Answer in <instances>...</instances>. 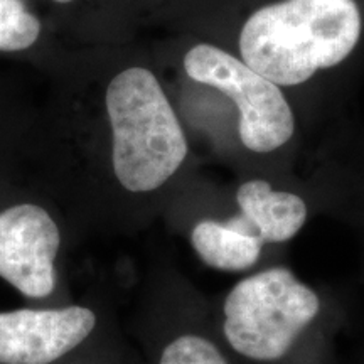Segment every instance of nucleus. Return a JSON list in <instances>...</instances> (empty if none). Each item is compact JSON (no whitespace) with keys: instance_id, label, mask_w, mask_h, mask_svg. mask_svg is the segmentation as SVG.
<instances>
[{"instance_id":"1","label":"nucleus","mask_w":364,"mask_h":364,"mask_svg":"<svg viewBox=\"0 0 364 364\" xmlns=\"http://www.w3.org/2000/svg\"><path fill=\"white\" fill-rule=\"evenodd\" d=\"M361 14L354 0H282L255 11L240 34L245 65L277 86L306 83L356 48Z\"/></svg>"},{"instance_id":"2","label":"nucleus","mask_w":364,"mask_h":364,"mask_svg":"<svg viewBox=\"0 0 364 364\" xmlns=\"http://www.w3.org/2000/svg\"><path fill=\"white\" fill-rule=\"evenodd\" d=\"M112 127V164L130 193L166 184L188 156V140L161 83L147 68L118 73L105 95Z\"/></svg>"},{"instance_id":"3","label":"nucleus","mask_w":364,"mask_h":364,"mask_svg":"<svg viewBox=\"0 0 364 364\" xmlns=\"http://www.w3.org/2000/svg\"><path fill=\"white\" fill-rule=\"evenodd\" d=\"M318 309L317 294L292 272L268 268L241 280L228 294L223 332L241 356L275 361L289 353Z\"/></svg>"},{"instance_id":"4","label":"nucleus","mask_w":364,"mask_h":364,"mask_svg":"<svg viewBox=\"0 0 364 364\" xmlns=\"http://www.w3.org/2000/svg\"><path fill=\"white\" fill-rule=\"evenodd\" d=\"M191 80L220 90L240 110V139L252 152L267 154L292 139L295 118L279 86L233 54L198 44L184 58Z\"/></svg>"},{"instance_id":"5","label":"nucleus","mask_w":364,"mask_h":364,"mask_svg":"<svg viewBox=\"0 0 364 364\" xmlns=\"http://www.w3.org/2000/svg\"><path fill=\"white\" fill-rule=\"evenodd\" d=\"M59 247V228L44 208L21 203L0 211V279L24 297L54 292Z\"/></svg>"},{"instance_id":"6","label":"nucleus","mask_w":364,"mask_h":364,"mask_svg":"<svg viewBox=\"0 0 364 364\" xmlns=\"http://www.w3.org/2000/svg\"><path fill=\"white\" fill-rule=\"evenodd\" d=\"M97 326L88 307L0 312V364H53L83 343Z\"/></svg>"},{"instance_id":"7","label":"nucleus","mask_w":364,"mask_h":364,"mask_svg":"<svg viewBox=\"0 0 364 364\" xmlns=\"http://www.w3.org/2000/svg\"><path fill=\"white\" fill-rule=\"evenodd\" d=\"M240 213L230 221L245 233L265 243H285L302 230L307 206L302 198L287 191H275L263 179H252L236 193Z\"/></svg>"},{"instance_id":"8","label":"nucleus","mask_w":364,"mask_h":364,"mask_svg":"<svg viewBox=\"0 0 364 364\" xmlns=\"http://www.w3.org/2000/svg\"><path fill=\"white\" fill-rule=\"evenodd\" d=\"M193 248L208 267L223 272H243L252 268L262 255L263 241L245 233L230 220L199 221L191 231Z\"/></svg>"},{"instance_id":"9","label":"nucleus","mask_w":364,"mask_h":364,"mask_svg":"<svg viewBox=\"0 0 364 364\" xmlns=\"http://www.w3.org/2000/svg\"><path fill=\"white\" fill-rule=\"evenodd\" d=\"M41 36V22L22 0H0V51H24Z\"/></svg>"},{"instance_id":"10","label":"nucleus","mask_w":364,"mask_h":364,"mask_svg":"<svg viewBox=\"0 0 364 364\" xmlns=\"http://www.w3.org/2000/svg\"><path fill=\"white\" fill-rule=\"evenodd\" d=\"M161 364H228L211 341L199 336H181L164 349Z\"/></svg>"},{"instance_id":"11","label":"nucleus","mask_w":364,"mask_h":364,"mask_svg":"<svg viewBox=\"0 0 364 364\" xmlns=\"http://www.w3.org/2000/svg\"><path fill=\"white\" fill-rule=\"evenodd\" d=\"M54 2H58V4H70V2H73V0H54Z\"/></svg>"}]
</instances>
